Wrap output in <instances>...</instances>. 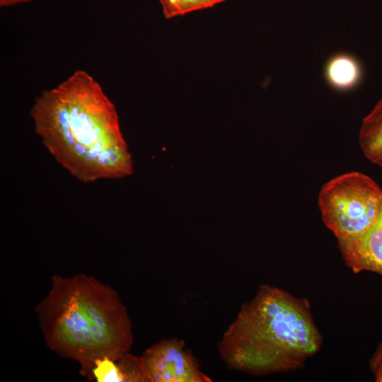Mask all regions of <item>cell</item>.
Wrapping results in <instances>:
<instances>
[{
    "mask_svg": "<svg viewBox=\"0 0 382 382\" xmlns=\"http://www.w3.org/2000/svg\"><path fill=\"white\" fill-rule=\"evenodd\" d=\"M370 368L376 381L382 382V342L371 357Z\"/></svg>",
    "mask_w": 382,
    "mask_h": 382,
    "instance_id": "cell-11",
    "label": "cell"
},
{
    "mask_svg": "<svg viewBox=\"0 0 382 382\" xmlns=\"http://www.w3.org/2000/svg\"><path fill=\"white\" fill-rule=\"evenodd\" d=\"M359 142L366 158L382 168V97L362 120Z\"/></svg>",
    "mask_w": 382,
    "mask_h": 382,
    "instance_id": "cell-8",
    "label": "cell"
},
{
    "mask_svg": "<svg viewBox=\"0 0 382 382\" xmlns=\"http://www.w3.org/2000/svg\"><path fill=\"white\" fill-rule=\"evenodd\" d=\"M322 342L306 300L262 284L242 306L218 350L228 369L266 375L302 367Z\"/></svg>",
    "mask_w": 382,
    "mask_h": 382,
    "instance_id": "cell-2",
    "label": "cell"
},
{
    "mask_svg": "<svg viewBox=\"0 0 382 382\" xmlns=\"http://www.w3.org/2000/svg\"><path fill=\"white\" fill-rule=\"evenodd\" d=\"M30 116L45 148L79 180L89 183L133 173L115 107L86 71L76 70L45 91L36 98Z\"/></svg>",
    "mask_w": 382,
    "mask_h": 382,
    "instance_id": "cell-1",
    "label": "cell"
},
{
    "mask_svg": "<svg viewBox=\"0 0 382 382\" xmlns=\"http://www.w3.org/2000/svg\"><path fill=\"white\" fill-rule=\"evenodd\" d=\"M35 312L48 348L80 368L100 357L127 353L133 344L132 323L117 293L85 274L53 275Z\"/></svg>",
    "mask_w": 382,
    "mask_h": 382,
    "instance_id": "cell-3",
    "label": "cell"
},
{
    "mask_svg": "<svg viewBox=\"0 0 382 382\" xmlns=\"http://www.w3.org/2000/svg\"><path fill=\"white\" fill-rule=\"evenodd\" d=\"M79 373L96 382H146L140 357L128 352L103 356L80 368Z\"/></svg>",
    "mask_w": 382,
    "mask_h": 382,
    "instance_id": "cell-7",
    "label": "cell"
},
{
    "mask_svg": "<svg viewBox=\"0 0 382 382\" xmlns=\"http://www.w3.org/2000/svg\"><path fill=\"white\" fill-rule=\"evenodd\" d=\"M347 265L354 273L369 271L382 276V204L378 217L365 232L338 241Z\"/></svg>",
    "mask_w": 382,
    "mask_h": 382,
    "instance_id": "cell-6",
    "label": "cell"
},
{
    "mask_svg": "<svg viewBox=\"0 0 382 382\" xmlns=\"http://www.w3.org/2000/svg\"><path fill=\"white\" fill-rule=\"evenodd\" d=\"M318 202L324 224L342 241L373 225L381 207L382 189L369 175L352 171L325 183Z\"/></svg>",
    "mask_w": 382,
    "mask_h": 382,
    "instance_id": "cell-4",
    "label": "cell"
},
{
    "mask_svg": "<svg viewBox=\"0 0 382 382\" xmlns=\"http://www.w3.org/2000/svg\"><path fill=\"white\" fill-rule=\"evenodd\" d=\"M146 382H210L183 340L166 339L140 356Z\"/></svg>",
    "mask_w": 382,
    "mask_h": 382,
    "instance_id": "cell-5",
    "label": "cell"
},
{
    "mask_svg": "<svg viewBox=\"0 0 382 382\" xmlns=\"http://www.w3.org/2000/svg\"><path fill=\"white\" fill-rule=\"evenodd\" d=\"M30 1L33 0H0V5L1 6H8L21 3H26Z\"/></svg>",
    "mask_w": 382,
    "mask_h": 382,
    "instance_id": "cell-12",
    "label": "cell"
},
{
    "mask_svg": "<svg viewBox=\"0 0 382 382\" xmlns=\"http://www.w3.org/2000/svg\"><path fill=\"white\" fill-rule=\"evenodd\" d=\"M167 19L212 7L226 0H158Z\"/></svg>",
    "mask_w": 382,
    "mask_h": 382,
    "instance_id": "cell-10",
    "label": "cell"
},
{
    "mask_svg": "<svg viewBox=\"0 0 382 382\" xmlns=\"http://www.w3.org/2000/svg\"><path fill=\"white\" fill-rule=\"evenodd\" d=\"M361 76L360 66L355 59L347 54L332 57L325 68V76L328 83L340 90L354 87Z\"/></svg>",
    "mask_w": 382,
    "mask_h": 382,
    "instance_id": "cell-9",
    "label": "cell"
}]
</instances>
